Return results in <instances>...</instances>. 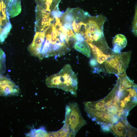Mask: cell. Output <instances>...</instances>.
<instances>
[{
	"label": "cell",
	"instance_id": "cell-10",
	"mask_svg": "<svg viewBox=\"0 0 137 137\" xmlns=\"http://www.w3.org/2000/svg\"><path fill=\"white\" fill-rule=\"evenodd\" d=\"M21 0H9L7 10L10 17H14L21 12Z\"/></svg>",
	"mask_w": 137,
	"mask_h": 137
},
{
	"label": "cell",
	"instance_id": "cell-18",
	"mask_svg": "<svg viewBox=\"0 0 137 137\" xmlns=\"http://www.w3.org/2000/svg\"><path fill=\"white\" fill-rule=\"evenodd\" d=\"M89 63L92 67H95L98 64L97 60L95 58H92L90 59Z\"/></svg>",
	"mask_w": 137,
	"mask_h": 137
},
{
	"label": "cell",
	"instance_id": "cell-8",
	"mask_svg": "<svg viewBox=\"0 0 137 137\" xmlns=\"http://www.w3.org/2000/svg\"><path fill=\"white\" fill-rule=\"evenodd\" d=\"M87 116L92 120L100 124L104 123L114 124L119 119L116 115L107 112L100 111L85 109Z\"/></svg>",
	"mask_w": 137,
	"mask_h": 137
},
{
	"label": "cell",
	"instance_id": "cell-1",
	"mask_svg": "<svg viewBox=\"0 0 137 137\" xmlns=\"http://www.w3.org/2000/svg\"><path fill=\"white\" fill-rule=\"evenodd\" d=\"M45 82L48 87L61 89L77 95L78 79L69 64L65 65L58 73L48 77Z\"/></svg>",
	"mask_w": 137,
	"mask_h": 137
},
{
	"label": "cell",
	"instance_id": "cell-16",
	"mask_svg": "<svg viewBox=\"0 0 137 137\" xmlns=\"http://www.w3.org/2000/svg\"><path fill=\"white\" fill-rule=\"evenodd\" d=\"M135 15L133 23L132 31L135 36H137V9H136Z\"/></svg>",
	"mask_w": 137,
	"mask_h": 137
},
{
	"label": "cell",
	"instance_id": "cell-5",
	"mask_svg": "<svg viewBox=\"0 0 137 137\" xmlns=\"http://www.w3.org/2000/svg\"><path fill=\"white\" fill-rule=\"evenodd\" d=\"M110 132L116 137H134L137 134L136 129L129 123L126 119H119L115 124L108 123Z\"/></svg>",
	"mask_w": 137,
	"mask_h": 137
},
{
	"label": "cell",
	"instance_id": "cell-14",
	"mask_svg": "<svg viewBox=\"0 0 137 137\" xmlns=\"http://www.w3.org/2000/svg\"><path fill=\"white\" fill-rule=\"evenodd\" d=\"M6 55L4 52L0 48V75L4 74L5 71Z\"/></svg>",
	"mask_w": 137,
	"mask_h": 137
},
{
	"label": "cell",
	"instance_id": "cell-13",
	"mask_svg": "<svg viewBox=\"0 0 137 137\" xmlns=\"http://www.w3.org/2000/svg\"><path fill=\"white\" fill-rule=\"evenodd\" d=\"M62 19L64 24L68 23L72 25L74 19L72 9H67L65 12L62 14Z\"/></svg>",
	"mask_w": 137,
	"mask_h": 137
},
{
	"label": "cell",
	"instance_id": "cell-3",
	"mask_svg": "<svg viewBox=\"0 0 137 137\" xmlns=\"http://www.w3.org/2000/svg\"><path fill=\"white\" fill-rule=\"evenodd\" d=\"M64 123L60 129L67 137L75 136L78 131L87 124L77 103H71L66 106Z\"/></svg>",
	"mask_w": 137,
	"mask_h": 137
},
{
	"label": "cell",
	"instance_id": "cell-11",
	"mask_svg": "<svg viewBox=\"0 0 137 137\" xmlns=\"http://www.w3.org/2000/svg\"><path fill=\"white\" fill-rule=\"evenodd\" d=\"M75 49L77 51L89 58L91 55V50L88 44L84 40L83 41H76L74 44Z\"/></svg>",
	"mask_w": 137,
	"mask_h": 137
},
{
	"label": "cell",
	"instance_id": "cell-7",
	"mask_svg": "<svg viewBox=\"0 0 137 137\" xmlns=\"http://www.w3.org/2000/svg\"><path fill=\"white\" fill-rule=\"evenodd\" d=\"M9 18L5 4L0 1V42H4L12 28Z\"/></svg>",
	"mask_w": 137,
	"mask_h": 137
},
{
	"label": "cell",
	"instance_id": "cell-2",
	"mask_svg": "<svg viewBox=\"0 0 137 137\" xmlns=\"http://www.w3.org/2000/svg\"><path fill=\"white\" fill-rule=\"evenodd\" d=\"M106 20V17L101 14L89 17L84 35L86 41L91 43L98 47L107 43L103 33L104 25Z\"/></svg>",
	"mask_w": 137,
	"mask_h": 137
},
{
	"label": "cell",
	"instance_id": "cell-6",
	"mask_svg": "<svg viewBox=\"0 0 137 137\" xmlns=\"http://www.w3.org/2000/svg\"><path fill=\"white\" fill-rule=\"evenodd\" d=\"M36 20L35 30L45 32L51 25V22L54 18L49 12L38 5H37L36 9Z\"/></svg>",
	"mask_w": 137,
	"mask_h": 137
},
{
	"label": "cell",
	"instance_id": "cell-15",
	"mask_svg": "<svg viewBox=\"0 0 137 137\" xmlns=\"http://www.w3.org/2000/svg\"><path fill=\"white\" fill-rule=\"evenodd\" d=\"M63 12H60L59 9L58 5L55 8L54 10L51 12V14L54 18H60L61 17Z\"/></svg>",
	"mask_w": 137,
	"mask_h": 137
},
{
	"label": "cell",
	"instance_id": "cell-17",
	"mask_svg": "<svg viewBox=\"0 0 137 137\" xmlns=\"http://www.w3.org/2000/svg\"><path fill=\"white\" fill-rule=\"evenodd\" d=\"M75 35L76 41H83L85 40L83 36L81 34L75 33Z\"/></svg>",
	"mask_w": 137,
	"mask_h": 137
},
{
	"label": "cell",
	"instance_id": "cell-9",
	"mask_svg": "<svg viewBox=\"0 0 137 137\" xmlns=\"http://www.w3.org/2000/svg\"><path fill=\"white\" fill-rule=\"evenodd\" d=\"M113 48L112 51L114 53H118L121 50L124 48L127 43L125 36L121 34H118L113 38L112 41Z\"/></svg>",
	"mask_w": 137,
	"mask_h": 137
},
{
	"label": "cell",
	"instance_id": "cell-4",
	"mask_svg": "<svg viewBox=\"0 0 137 137\" xmlns=\"http://www.w3.org/2000/svg\"><path fill=\"white\" fill-rule=\"evenodd\" d=\"M131 55V52L130 51L111 55L105 61L106 71L117 76L126 73Z\"/></svg>",
	"mask_w": 137,
	"mask_h": 137
},
{
	"label": "cell",
	"instance_id": "cell-12",
	"mask_svg": "<svg viewBox=\"0 0 137 137\" xmlns=\"http://www.w3.org/2000/svg\"><path fill=\"white\" fill-rule=\"evenodd\" d=\"M48 132L44 127H42L38 129H32L26 135L30 137H47Z\"/></svg>",
	"mask_w": 137,
	"mask_h": 137
}]
</instances>
